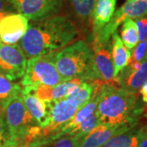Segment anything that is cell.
<instances>
[{
	"label": "cell",
	"instance_id": "cell-17",
	"mask_svg": "<svg viewBox=\"0 0 147 147\" xmlns=\"http://www.w3.org/2000/svg\"><path fill=\"white\" fill-rule=\"evenodd\" d=\"M141 136V127H133L110 138L100 147H137Z\"/></svg>",
	"mask_w": 147,
	"mask_h": 147
},
{
	"label": "cell",
	"instance_id": "cell-21",
	"mask_svg": "<svg viewBox=\"0 0 147 147\" xmlns=\"http://www.w3.org/2000/svg\"><path fill=\"white\" fill-rule=\"evenodd\" d=\"M93 91L94 86L92 82L85 81L80 84L67 97L73 100L79 108H81L92 98L93 95Z\"/></svg>",
	"mask_w": 147,
	"mask_h": 147
},
{
	"label": "cell",
	"instance_id": "cell-24",
	"mask_svg": "<svg viewBox=\"0 0 147 147\" xmlns=\"http://www.w3.org/2000/svg\"><path fill=\"white\" fill-rule=\"evenodd\" d=\"M82 139L73 136H64L49 143L47 147H79Z\"/></svg>",
	"mask_w": 147,
	"mask_h": 147
},
{
	"label": "cell",
	"instance_id": "cell-32",
	"mask_svg": "<svg viewBox=\"0 0 147 147\" xmlns=\"http://www.w3.org/2000/svg\"><path fill=\"white\" fill-rule=\"evenodd\" d=\"M128 1H132V0H127V2H128Z\"/></svg>",
	"mask_w": 147,
	"mask_h": 147
},
{
	"label": "cell",
	"instance_id": "cell-8",
	"mask_svg": "<svg viewBox=\"0 0 147 147\" xmlns=\"http://www.w3.org/2000/svg\"><path fill=\"white\" fill-rule=\"evenodd\" d=\"M26 57L18 44L0 42V74L10 81L21 79L26 71Z\"/></svg>",
	"mask_w": 147,
	"mask_h": 147
},
{
	"label": "cell",
	"instance_id": "cell-12",
	"mask_svg": "<svg viewBox=\"0 0 147 147\" xmlns=\"http://www.w3.org/2000/svg\"><path fill=\"white\" fill-rule=\"evenodd\" d=\"M119 87L131 93L138 94L142 85L147 81V55L138 69H132L128 65L117 75Z\"/></svg>",
	"mask_w": 147,
	"mask_h": 147
},
{
	"label": "cell",
	"instance_id": "cell-20",
	"mask_svg": "<svg viewBox=\"0 0 147 147\" xmlns=\"http://www.w3.org/2000/svg\"><path fill=\"white\" fill-rule=\"evenodd\" d=\"M120 38L125 47L129 50L136 47L139 42V37L137 25L134 20L127 19L123 22Z\"/></svg>",
	"mask_w": 147,
	"mask_h": 147
},
{
	"label": "cell",
	"instance_id": "cell-9",
	"mask_svg": "<svg viewBox=\"0 0 147 147\" xmlns=\"http://www.w3.org/2000/svg\"><path fill=\"white\" fill-rule=\"evenodd\" d=\"M92 50L93 53V65L96 79L101 80L105 85L119 87L118 79L114 76L110 40L100 42L93 39Z\"/></svg>",
	"mask_w": 147,
	"mask_h": 147
},
{
	"label": "cell",
	"instance_id": "cell-22",
	"mask_svg": "<svg viewBox=\"0 0 147 147\" xmlns=\"http://www.w3.org/2000/svg\"><path fill=\"white\" fill-rule=\"evenodd\" d=\"M100 124L98 116L96 112L90 115L88 118L84 119L82 123H80L78 126L74 127L72 130L69 131L66 136H73V137L84 138L88 133H89L92 130H93L96 126Z\"/></svg>",
	"mask_w": 147,
	"mask_h": 147
},
{
	"label": "cell",
	"instance_id": "cell-29",
	"mask_svg": "<svg viewBox=\"0 0 147 147\" xmlns=\"http://www.w3.org/2000/svg\"><path fill=\"white\" fill-rule=\"evenodd\" d=\"M139 92H140V94L142 96V101L144 103L147 104V81L142 85V87L141 88Z\"/></svg>",
	"mask_w": 147,
	"mask_h": 147
},
{
	"label": "cell",
	"instance_id": "cell-13",
	"mask_svg": "<svg viewBox=\"0 0 147 147\" xmlns=\"http://www.w3.org/2000/svg\"><path fill=\"white\" fill-rule=\"evenodd\" d=\"M135 127H110L99 124L81 140L79 147H100L110 138L123 133Z\"/></svg>",
	"mask_w": 147,
	"mask_h": 147
},
{
	"label": "cell",
	"instance_id": "cell-27",
	"mask_svg": "<svg viewBox=\"0 0 147 147\" xmlns=\"http://www.w3.org/2000/svg\"><path fill=\"white\" fill-rule=\"evenodd\" d=\"M11 5L8 3L7 0H0V20L8 14L13 13L9 8Z\"/></svg>",
	"mask_w": 147,
	"mask_h": 147
},
{
	"label": "cell",
	"instance_id": "cell-28",
	"mask_svg": "<svg viewBox=\"0 0 147 147\" xmlns=\"http://www.w3.org/2000/svg\"><path fill=\"white\" fill-rule=\"evenodd\" d=\"M137 147H147V125L141 127V136Z\"/></svg>",
	"mask_w": 147,
	"mask_h": 147
},
{
	"label": "cell",
	"instance_id": "cell-25",
	"mask_svg": "<svg viewBox=\"0 0 147 147\" xmlns=\"http://www.w3.org/2000/svg\"><path fill=\"white\" fill-rule=\"evenodd\" d=\"M147 55V39L145 41L140 42L136 47L131 56L130 62H142Z\"/></svg>",
	"mask_w": 147,
	"mask_h": 147
},
{
	"label": "cell",
	"instance_id": "cell-7",
	"mask_svg": "<svg viewBox=\"0 0 147 147\" xmlns=\"http://www.w3.org/2000/svg\"><path fill=\"white\" fill-rule=\"evenodd\" d=\"M64 0H7L11 7L29 21H38L57 15Z\"/></svg>",
	"mask_w": 147,
	"mask_h": 147
},
{
	"label": "cell",
	"instance_id": "cell-16",
	"mask_svg": "<svg viewBox=\"0 0 147 147\" xmlns=\"http://www.w3.org/2000/svg\"><path fill=\"white\" fill-rule=\"evenodd\" d=\"M25 105L37 125L45 127L49 122V104L31 94H21Z\"/></svg>",
	"mask_w": 147,
	"mask_h": 147
},
{
	"label": "cell",
	"instance_id": "cell-23",
	"mask_svg": "<svg viewBox=\"0 0 147 147\" xmlns=\"http://www.w3.org/2000/svg\"><path fill=\"white\" fill-rule=\"evenodd\" d=\"M0 147H16L3 115H0Z\"/></svg>",
	"mask_w": 147,
	"mask_h": 147
},
{
	"label": "cell",
	"instance_id": "cell-30",
	"mask_svg": "<svg viewBox=\"0 0 147 147\" xmlns=\"http://www.w3.org/2000/svg\"><path fill=\"white\" fill-rule=\"evenodd\" d=\"M144 109H145V110H146V112H147V105H146L145 107H144Z\"/></svg>",
	"mask_w": 147,
	"mask_h": 147
},
{
	"label": "cell",
	"instance_id": "cell-5",
	"mask_svg": "<svg viewBox=\"0 0 147 147\" xmlns=\"http://www.w3.org/2000/svg\"><path fill=\"white\" fill-rule=\"evenodd\" d=\"M55 53V52H54ZM53 53L44 56L30 58L26 61L25 74L21 85L24 88L43 86H55L63 83L53 61Z\"/></svg>",
	"mask_w": 147,
	"mask_h": 147
},
{
	"label": "cell",
	"instance_id": "cell-26",
	"mask_svg": "<svg viewBox=\"0 0 147 147\" xmlns=\"http://www.w3.org/2000/svg\"><path fill=\"white\" fill-rule=\"evenodd\" d=\"M138 30L139 42H142L147 39V16H143L134 20Z\"/></svg>",
	"mask_w": 147,
	"mask_h": 147
},
{
	"label": "cell",
	"instance_id": "cell-6",
	"mask_svg": "<svg viewBox=\"0 0 147 147\" xmlns=\"http://www.w3.org/2000/svg\"><path fill=\"white\" fill-rule=\"evenodd\" d=\"M147 16V0H132L126 2L115 11L111 20L101 30L93 34V38L100 42L110 41L118 27L127 19L136 20Z\"/></svg>",
	"mask_w": 147,
	"mask_h": 147
},
{
	"label": "cell",
	"instance_id": "cell-14",
	"mask_svg": "<svg viewBox=\"0 0 147 147\" xmlns=\"http://www.w3.org/2000/svg\"><path fill=\"white\" fill-rule=\"evenodd\" d=\"M117 0H96L91 17L92 34L101 30L111 20L115 13Z\"/></svg>",
	"mask_w": 147,
	"mask_h": 147
},
{
	"label": "cell",
	"instance_id": "cell-3",
	"mask_svg": "<svg viewBox=\"0 0 147 147\" xmlns=\"http://www.w3.org/2000/svg\"><path fill=\"white\" fill-rule=\"evenodd\" d=\"M53 61L64 82L74 79L92 82L96 80L93 65V53L84 40L53 53Z\"/></svg>",
	"mask_w": 147,
	"mask_h": 147
},
{
	"label": "cell",
	"instance_id": "cell-31",
	"mask_svg": "<svg viewBox=\"0 0 147 147\" xmlns=\"http://www.w3.org/2000/svg\"><path fill=\"white\" fill-rule=\"evenodd\" d=\"M0 115H3V112L1 110H0Z\"/></svg>",
	"mask_w": 147,
	"mask_h": 147
},
{
	"label": "cell",
	"instance_id": "cell-11",
	"mask_svg": "<svg viewBox=\"0 0 147 147\" xmlns=\"http://www.w3.org/2000/svg\"><path fill=\"white\" fill-rule=\"evenodd\" d=\"M30 22L20 13H11L0 20V42L16 44L26 33Z\"/></svg>",
	"mask_w": 147,
	"mask_h": 147
},
{
	"label": "cell",
	"instance_id": "cell-33",
	"mask_svg": "<svg viewBox=\"0 0 147 147\" xmlns=\"http://www.w3.org/2000/svg\"><path fill=\"white\" fill-rule=\"evenodd\" d=\"M94 1H96V0H94Z\"/></svg>",
	"mask_w": 147,
	"mask_h": 147
},
{
	"label": "cell",
	"instance_id": "cell-15",
	"mask_svg": "<svg viewBox=\"0 0 147 147\" xmlns=\"http://www.w3.org/2000/svg\"><path fill=\"white\" fill-rule=\"evenodd\" d=\"M111 57L114 66V76L117 77L131 61V53L128 48L125 47L122 42L120 37L117 31L115 32L111 36Z\"/></svg>",
	"mask_w": 147,
	"mask_h": 147
},
{
	"label": "cell",
	"instance_id": "cell-1",
	"mask_svg": "<svg viewBox=\"0 0 147 147\" xmlns=\"http://www.w3.org/2000/svg\"><path fill=\"white\" fill-rule=\"evenodd\" d=\"M78 36L77 27L64 16H56L30 23L19 46L26 57L34 58L57 52Z\"/></svg>",
	"mask_w": 147,
	"mask_h": 147
},
{
	"label": "cell",
	"instance_id": "cell-18",
	"mask_svg": "<svg viewBox=\"0 0 147 147\" xmlns=\"http://www.w3.org/2000/svg\"><path fill=\"white\" fill-rule=\"evenodd\" d=\"M21 94V86L0 74V110L3 112L6 105L13 97Z\"/></svg>",
	"mask_w": 147,
	"mask_h": 147
},
{
	"label": "cell",
	"instance_id": "cell-2",
	"mask_svg": "<svg viewBox=\"0 0 147 147\" xmlns=\"http://www.w3.org/2000/svg\"><path fill=\"white\" fill-rule=\"evenodd\" d=\"M143 110L138 101V94L105 84L100 90L96 112L102 125L137 127Z\"/></svg>",
	"mask_w": 147,
	"mask_h": 147
},
{
	"label": "cell",
	"instance_id": "cell-4",
	"mask_svg": "<svg viewBox=\"0 0 147 147\" xmlns=\"http://www.w3.org/2000/svg\"><path fill=\"white\" fill-rule=\"evenodd\" d=\"M3 115L16 147H19L32 127L37 125L26 109L21 94L13 97L7 103L3 110Z\"/></svg>",
	"mask_w": 147,
	"mask_h": 147
},
{
	"label": "cell",
	"instance_id": "cell-10",
	"mask_svg": "<svg viewBox=\"0 0 147 147\" xmlns=\"http://www.w3.org/2000/svg\"><path fill=\"white\" fill-rule=\"evenodd\" d=\"M83 82L84 81L82 79H74L52 87L39 85L36 87L24 88L21 89V94L34 95L45 102L55 101L66 98Z\"/></svg>",
	"mask_w": 147,
	"mask_h": 147
},
{
	"label": "cell",
	"instance_id": "cell-19",
	"mask_svg": "<svg viewBox=\"0 0 147 147\" xmlns=\"http://www.w3.org/2000/svg\"><path fill=\"white\" fill-rule=\"evenodd\" d=\"M74 14L83 23L91 24L94 0H68Z\"/></svg>",
	"mask_w": 147,
	"mask_h": 147
}]
</instances>
